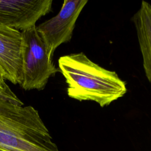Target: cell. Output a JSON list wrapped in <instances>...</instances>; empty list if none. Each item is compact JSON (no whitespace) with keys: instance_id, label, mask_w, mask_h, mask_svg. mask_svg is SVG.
<instances>
[{"instance_id":"1","label":"cell","mask_w":151,"mask_h":151,"mask_svg":"<svg viewBox=\"0 0 151 151\" xmlns=\"http://www.w3.org/2000/svg\"><path fill=\"white\" fill-rule=\"evenodd\" d=\"M59 70L67 85V95L78 101H93L109 106L127 93L126 83L114 71L94 63L83 52L63 55Z\"/></svg>"},{"instance_id":"6","label":"cell","mask_w":151,"mask_h":151,"mask_svg":"<svg viewBox=\"0 0 151 151\" xmlns=\"http://www.w3.org/2000/svg\"><path fill=\"white\" fill-rule=\"evenodd\" d=\"M22 33L0 24V67L5 80L19 84L22 67Z\"/></svg>"},{"instance_id":"4","label":"cell","mask_w":151,"mask_h":151,"mask_svg":"<svg viewBox=\"0 0 151 151\" xmlns=\"http://www.w3.org/2000/svg\"><path fill=\"white\" fill-rule=\"evenodd\" d=\"M87 2V0H65L57 15L37 27L51 57L57 47L70 41L76 22Z\"/></svg>"},{"instance_id":"8","label":"cell","mask_w":151,"mask_h":151,"mask_svg":"<svg viewBox=\"0 0 151 151\" xmlns=\"http://www.w3.org/2000/svg\"><path fill=\"white\" fill-rule=\"evenodd\" d=\"M0 96H2L8 99L12 100L18 103H21L20 100L15 96V94L10 90L9 87L5 83L0 81Z\"/></svg>"},{"instance_id":"5","label":"cell","mask_w":151,"mask_h":151,"mask_svg":"<svg viewBox=\"0 0 151 151\" xmlns=\"http://www.w3.org/2000/svg\"><path fill=\"white\" fill-rule=\"evenodd\" d=\"M52 0H0V24L24 31L52 11Z\"/></svg>"},{"instance_id":"2","label":"cell","mask_w":151,"mask_h":151,"mask_svg":"<svg viewBox=\"0 0 151 151\" xmlns=\"http://www.w3.org/2000/svg\"><path fill=\"white\" fill-rule=\"evenodd\" d=\"M0 151H60L38 111L0 96Z\"/></svg>"},{"instance_id":"9","label":"cell","mask_w":151,"mask_h":151,"mask_svg":"<svg viewBox=\"0 0 151 151\" xmlns=\"http://www.w3.org/2000/svg\"><path fill=\"white\" fill-rule=\"evenodd\" d=\"M0 81L2 83H5V75H4V73L2 71V70L1 68V67H0Z\"/></svg>"},{"instance_id":"3","label":"cell","mask_w":151,"mask_h":151,"mask_svg":"<svg viewBox=\"0 0 151 151\" xmlns=\"http://www.w3.org/2000/svg\"><path fill=\"white\" fill-rule=\"evenodd\" d=\"M21 33L22 67L19 84L25 90H42L59 70L54 64L36 25Z\"/></svg>"},{"instance_id":"7","label":"cell","mask_w":151,"mask_h":151,"mask_svg":"<svg viewBox=\"0 0 151 151\" xmlns=\"http://www.w3.org/2000/svg\"><path fill=\"white\" fill-rule=\"evenodd\" d=\"M132 20L136 31L145 74L151 84V5L142 1Z\"/></svg>"}]
</instances>
